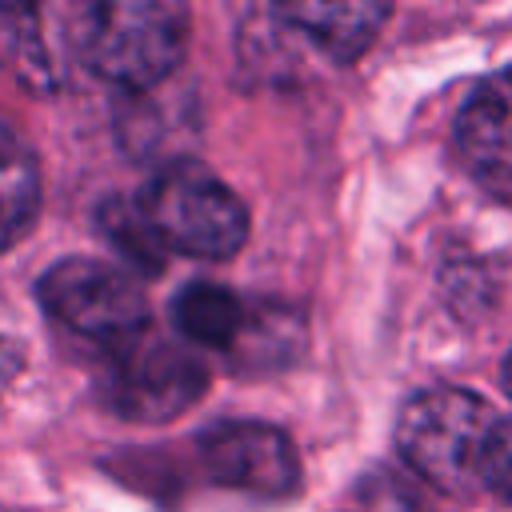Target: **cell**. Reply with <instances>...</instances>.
<instances>
[{
    "label": "cell",
    "mask_w": 512,
    "mask_h": 512,
    "mask_svg": "<svg viewBox=\"0 0 512 512\" xmlns=\"http://www.w3.org/2000/svg\"><path fill=\"white\" fill-rule=\"evenodd\" d=\"M480 488L512 500V416L496 420V428L488 436L484 464H480Z\"/></svg>",
    "instance_id": "4fadbf2b"
},
{
    "label": "cell",
    "mask_w": 512,
    "mask_h": 512,
    "mask_svg": "<svg viewBox=\"0 0 512 512\" xmlns=\"http://www.w3.org/2000/svg\"><path fill=\"white\" fill-rule=\"evenodd\" d=\"M40 212V168L32 148L0 120V252L28 236Z\"/></svg>",
    "instance_id": "30bf717a"
},
{
    "label": "cell",
    "mask_w": 512,
    "mask_h": 512,
    "mask_svg": "<svg viewBox=\"0 0 512 512\" xmlns=\"http://www.w3.org/2000/svg\"><path fill=\"white\" fill-rule=\"evenodd\" d=\"M20 368H24V352H20V344L8 340V336H0V400H4L8 384L20 376Z\"/></svg>",
    "instance_id": "5bb4252c"
},
{
    "label": "cell",
    "mask_w": 512,
    "mask_h": 512,
    "mask_svg": "<svg viewBox=\"0 0 512 512\" xmlns=\"http://www.w3.org/2000/svg\"><path fill=\"white\" fill-rule=\"evenodd\" d=\"M456 144L480 172H512V68L480 80L460 104Z\"/></svg>",
    "instance_id": "52a82bcc"
},
{
    "label": "cell",
    "mask_w": 512,
    "mask_h": 512,
    "mask_svg": "<svg viewBox=\"0 0 512 512\" xmlns=\"http://www.w3.org/2000/svg\"><path fill=\"white\" fill-rule=\"evenodd\" d=\"M36 296L60 328H68L72 336L92 340L108 352L128 344L132 336L148 332L144 292L132 284V276H124L120 268H112L104 260L72 256V260L52 264L40 276Z\"/></svg>",
    "instance_id": "277c9868"
},
{
    "label": "cell",
    "mask_w": 512,
    "mask_h": 512,
    "mask_svg": "<svg viewBox=\"0 0 512 512\" xmlns=\"http://www.w3.org/2000/svg\"><path fill=\"white\" fill-rule=\"evenodd\" d=\"M0 64L36 92L52 88V60L44 52L36 16L28 8H0Z\"/></svg>",
    "instance_id": "8fae6325"
},
{
    "label": "cell",
    "mask_w": 512,
    "mask_h": 512,
    "mask_svg": "<svg viewBox=\"0 0 512 512\" xmlns=\"http://www.w3.org/2000/svg\"><path fill=\"white\" fill-rule=\"evenodd\" d=\"M172 320L180 328L184 340L200 344V348H236L244 324H248V308L244 300L224 288V284H184L172 300Z\"/></svg>",
    "instance_id": "9c48e42d"
},
{
    "label": "cell",
    "mask_w": 512,
    "mask_h": 512,
    "mask_svg": "<svg viewBox=\"0 0 512 512\" xmlns=\"http://www.w3.org/2000/svg\"><path fill=\"white\" fill-rule=\"evenodd\" d=\"M200 460L216 484L256 496H288L300 484V460L292 440L260 420L212 424L200 436Z\"/></svg>",
    "instance_id": "8992f818"
},
{
    "label": "cell",
    "mask_w": 512,
    "mask_h": 512,
    "mask_svg": "<svg viewBox=\"0 0 512 512\" xmlns=\"http://www.w3.org/2000/svg\"><path fill=\"white\" fill-rule=\"evenodd\" d=\"M204 384H208V372L188 348L164 336L140 332L128 344L108 352L104 404L124 420L164 424L188 412L204 396Z\"/></svg>",
    "instance_id": "5b68a950"
},
{
    "label": "cell",
    "mask_w": 512,
    "mask_h": 512,
    "mask_svg": "<svg viewBox=\"0 0 512 512\" xmlns=\"http://www.w3.org/2000/svg\"><path fill=\"white\" fill-rule=\"evenodd\" d=\"M136 204L164 252L224 260L248 240L244 200L196 160H176L160 168L144 184Z\"/></svg>",
    "instance_id": "7a4b0ae2"
},
{
    "label": "cell",
    "mask_w": 512,
    "mask_h": 512,
    "mask_svg": "<svg viewBox=\"0 0 512 512\" xmlns=\"http://www.w3.org/2000/svg\"><path fill=\"white\" fill-rule=\"evenodd\" d=\"M100 224H104L108 240H112L132 264H140L144 272H156V268L164 264V248H160V240L152 236V228H148L140 204L108 200V204L100 208Z\"/></svg>",
    "instance_id": "7c38bea8"
},
{
    "label": "cell",
    "mask_w": 512,
    "mask_h": 512,
    "mask_svg": "<svg viewBox=\"0 0 512 512\" xmlns=\"http://www.w3.org/2000/svg\"><path fill=\"white\" fill-rule=\"evenodd\" d=\"M488 400L464 388H424L396 420V448L404 464L448 496L480 492V464L496 428Z\"/></svg>",
    "instance_id": "6da1fadb"
},
{
    "label": "cell",
    "mask_w": 512,
    "mask_h": 512,
    "mask_svg": "<svg viewBox=\"0 0 512 512\" xmlns=\"http://www.w3.org/2000/svg\"><path fill=\"white\" fill-rule=\"evenodd\" d=\"M504 392L512 396V352L504 356Z\"/></svg>",
    "instance_id": "9a60e30c"
},
{
    "label": "cell",
    "mask_w": 512,
    "mask_h": 512,
    "mask_svg": "<svg viewBox=\"0 0 512 512\" xmlns=\"http://www.w3.org/2000/svg\"><path fill=\"white\" fill-rule=\"evenodd\" d=\"M188 8L168 0L96 4L84 12V60L112 84L152 88L176 72L188 48Z\"/></svg>",
    "instance_id": "3957f363"
},
{
    "label": "cell",
    "mask_w": 512,
    "mask_h": 512,
    "mask_svg": "<svg viewBox=\"0 0 512 512\" xmlns=\"http://www.w3.org/2000/svg\"><path fill=\"white\" fill-rule=\"evenodd\" d=\"M388 4H288L280 16L296 24L324 56L336 64H352L372 40L376 28L388 20Z\"/></svg>",
    "instance_id": "ba28073f"
}]
</instances>
